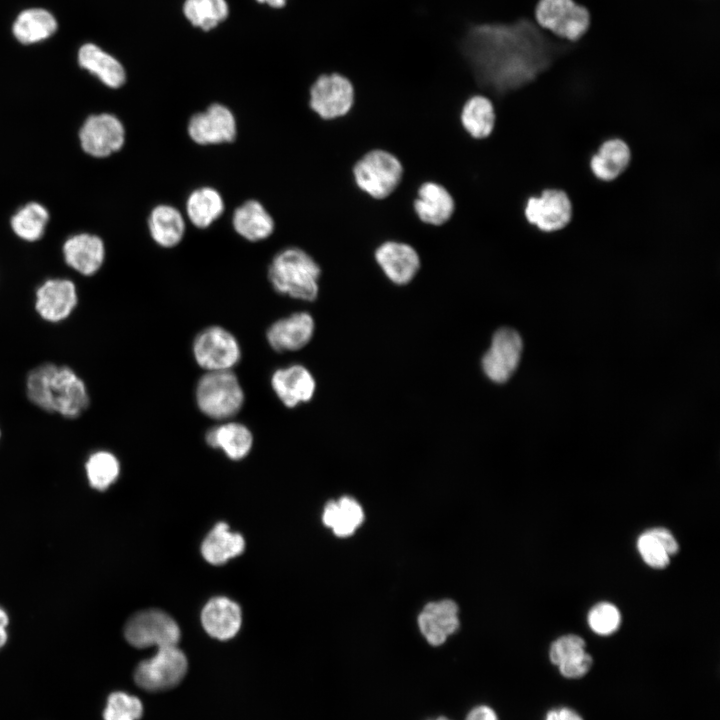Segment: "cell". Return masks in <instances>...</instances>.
Here are the masks:
<instances>
[{"label": "cell", "mask_w": 720, "mask_h": 720, "mask_svg": "<svg viewBox=\"0 0 720 720\" xmlns=\"http://www.w3.org/2000/svg\"><path fill=\"white\" fill-rule=\"evenodd\" d=\"M568 42L540 28L534 19L523 18L475 23L460 48L478 94L495 101L534 83Z\"/></svg>", "instance_id": "cell-1"}, {"label": "cell", "mask_w": 720, "mask_h": 720, "mask_svg": "<svg viewBox=\"0 0 720 720\" xmlns=\"http://www.w3.org/2000/svg\"><path fill=\"white\" fill-rule=\"evenodd\" d=\"M321 267L311 254L300 247L279 251L268 267V280L282 295L313 301L319 293Z\"/></svg>", "instance_id": "cell-2"}, {"label": "cell", "mask_w": 720, "mask_h": 720, "mask_svg": "<svg viewBox=\"0 0 720 720\" xmlns=\"http://www.w3.org/2000/svg\"><path fill=\"white\" fill-rule=\"evenodd\" d=\"M195 398L199 410L215 420L235 416L245 400L243 388L231 370L205 373L197 383Z\"/></svg>", "instance_id": "cell-3"}, {"label": "cell", "mask_w": 720, "mask_h": 720, "mask_svg": "<svg viewBox=\"0 0 720 720\" xmlns=\"http://www.w3.org/2000/svg\"><path fill=\"white\" fill-rule=\"evenodd\" d=\"M356 186L373 199L382 200L398 187L403 175L399 159L392 153L373 149L363 154L353 165Z\"/></svg>", "instance_id": "cell-4"}, {"label": "cell", "mask_w": 720, "mask_h": 720, "mask_svg": "<svg viewBox=\"0 0 720 720\" xmlns=\"http://www.w3.org/2000/svg\"><path fill=\"white\" fill-rule=\"evenodd\" d=\"M352 81L339 72L318 75L308 90V108L320 119L335 120L346 116L354 104Z\"/></svg>", "instance_id": "cell-5"}, {"label": "cell", "mask_w": 720, "mask_h": 720, "mask_svg": "<svg viewBox=\"0 0 720 720\" xmlns=\"http://www.w3.org/2000/svg\"><path fill=\"white\" fill-rule=\"evenodd\" d=\"M534 17L540 28L571 42L578 40L590 23L588 10L574 0H539Z\"/></svg>", "instance_id": "cell-6"}, {"label": "cell", "mask_w": 720, "mask_h": 720, "mask_svg": "<svg viewBox=\"0 0 720 720\" xmlns=\"http://www.w3.org/2000/svg\"><path fill=\"white\" fill-rule=\"evenodd\" d=\"M192 349L196 363L207 372L231 370L241 359V348L236 337L216 325L199 332Z\"/></svg>", "instance_id": "cell-7"}, {"label": "cell", "mask_w": 720, "mask_h": 720, "mask_svg": "<svg viewBox=\"0 0 720 720\" xmlns=\"http://www.w3.org/2000/svg\"><path fill=\"white\" fill-rule=\"evenodd\" d=\"M187 666L186 656L177 645L158 648L151 658L139 663L134 680L145 690L169 689L183 679Z\"/></svg>", "instance_id": "cell-8"}, {"label": "cell", "mask_w": 720, "mask_h": 720, "mask_svg": "<svg viewBox=\"0 0 720 720\" xmlns=\"http://www.w3.org/2000/svg\"><path fill=\"white\" fill-rule=\"evenodd\" d=\"M129 644L137 648L175 646L180 639L176 621L167 613L148 609L132 616L124 628Z\"/></svg>", "instance_id": "cell-9"}, {"label": "cell", "mask_w": 720, "mask_h": 720, "mask_svg": "<svg viewBox=\"0 0 720 720\" xmlns=\"http://www.w3.org/2000/svg\"><path fill=\"white\" fill-rule=\"evenodd\" d=\"M522 348L517 331L508 327L498 329L481 360L485 376L494 383H505L519 365Z\"/></svg>", "instance_id": "cell-10"}, {"label": "cell", "mask_w": 720, "mask_h": 720, "mask_svg": "<svg viewBox=\"0 0 720 720\" xmlns=\"http://www.w3.org/2000/svg\"><path fill=\"white\" fill-rule=\"evenodd\" d=\"M523 212L527 222L540 231L555 232L569 224L573 209L565 191L551 188L529 197Z\"/></svg>", "instance_id": "cell-11"}, {"label": "cell", "mask_w": 720, "mask_h": 720, "mask_svg": "<svg viewBox=\"0 0 720 720\" xmlns=\"http://www.w3.org/2000/svg\"><path fill=\"white\" fill-rule=\"evenodd\" d=\"M187 133L199 145L230 143L237 136L236 118L227 106L213 103L191 116Z\"/></svg>", "instance_id": "cell-12"}, {"label": "cell", "mask_w": 720, "mask_h": 720, "mask_svg": "<svg viewBox=\"0 0 720 720\" xmlns=\"http://www.w3.org/2000/svg\"><path fill=\"white\" fill-rule=\"evenodd\" d=\"M82 149L89 155L103 158L119 151L125 142V129L114 115L101 113L89 116L79 132Z\"/></svg>", "instance_id": "cell-13"}, {"label": "cell", "mask_w": 720, "mask_h": 720, "mask_svg": "<svg viewBox=\"0 0 720 720\" xmlns=\"http://www.w3.org/2000/svg\"><path fill=\"white\" fill-rule=\"evenodd\" d=\"M374 261L385 277L396 285H406L421 269L418 252L408 243L387 240L374 250Z\"/></svg>", "instance_id": "cell-14"}, {"label": "cell", "mask_w": 720, "mask_h": 720, "mask_svg": "<svg viewBox=\"0 0 720 720\" xmlns=\"http://www.w3.org/2000/svg\"><path fill=\"white\" fill-rule=\"evenodd\" d=\"M52 412L67 418L79 417L89 406L84 382L69 367L56 368L50 383Z\"/></svg>", "instance_id": "cell-15"}, {"label": "cell", "mask_w": 720, "mask_h": 720, "mask_svg": "<svg viewBox=\"0 0 720 720\" xmlns=\"http://www.w3.org/2000/svg\"><path fill=\"white\" fill-rule=\"evenodd\" d=\"M315 323L307 312H296L278 319L267 329L266 339L276 352H292L302 349L313 337Z\"/></svg>", "instance_id": "cell-16"}, {"label": "cell", "mask_w": 720, "mask_h": 720, "mask_svg": "<svg viewBox=\"0 0 720 720\" xmlns=\"http://www.w3.org/2000/svg\"><path fill=\"white\" fill-rule=\"evenodd\" d=\"M74 283L68 279H50L36 291L35 308L46 321L59 322L66 319L77 305Z\"/></svg>", "instance_id": "cell-17"}, {"label": "cell", "mask_w": 720, "mask_h": 720, "mask_svg": "<svg viewBox=\"0 0 720 720\" xmlns=\"http://www.w3.org/2000/svg\"><path fill=\"white\" fill-rule=\"evenodd\" d=\"M271 386L278 399L288 408L310 401L316 389L311 372L299 364L275 370Z\"/></svg>", "instance_id": "cell-18"}, {"label": "cell", "mask_w": 720, "mask_h": 720, "mask_svg": "<svg viewBox=\"0 0 720 720\" xmlns=\"http://www.w3.org/2000/svg\"><path fill=\"white\" fill-rule=\"evenodd\" d=\"M413 209L422 223L441 226L452 217L455 210V201L451 193L443 185L433 181H426L417 189Z\"/></svg>", "instance_id": "cell-19"}, {"label": "cell", "mask_w": 720, "mask_h": 720, "mask_svg": "<svg viewBox=\"0 0 720 720\" xmlns=\"http://www.w3.org/2000/svg\"><path fill=\"white\" fill-rule=\"evenodd\" d=\"M458 606L450 599L428 603L418 616V625L427 642L442 645L459 627Z\"/></svg>", "instance_id": "cell-20"}, {"label": "cell", "mask_w": 720, "mask_h": 720, "mask_svg": "<svg viewBox=\"0 0 720 720\" xmlns=\"http://www.w3.org/2000/svg\"><path fill=\"white\" fill-rule=\"evenodd\" d=\"M201 621L210 636L219 640H228L240 629L241 609L236 602L226 597H215L204 606Z\"/></svg>", "instance_id": "cell-21"}, {"label": "cell", "mask_w": 720, "mask_h": 720, "mask_svg": "<svg viewBox=\"0 0 720 720\" xmlns=\"http://www.w3.org/2000/svg\"><path fill=\"white\" fill-rule=\"evenodd\" d=\"M63 253L66 263L86 276L95 274L105 258V248L101 238L87 233L70 237L64 243Z\"/></svg>", "instance_id": "cell-22"}, {"label": "cell", "mask_w": 720, "mask_h": 720, "mask_svg": "<svg viewBox=\"0 0 720 720\" xmlns=\"http://www.w3.org/2000/svg\"><path fill=\"white\" fill-rule=\"evenodd\" d=\"M232 226L242 238L257 242L271 236L275 222L261 202L251 199L234 210Z\"/></svg>", "instance_id": "cell-23"}, {"label": "cell", "mask_w": 720, "mask_h": 720, "mask_svg": "<svg viewBox=\"0 0 720 720\" xmlns=\"http://www.w3.org/2000/svg\"><path fill=\"white\" fill-rule=\"evenodd\" d=\"M496 118L495 105L484 94L470 96L462 105L459 115L462 128L476 140L486 139L493 133Z\"/></svg>", "instance_id": "cell-24"}, {"label": "cell", "mask_w": 720, "mask_h": 720, "mask_svg": "<svg viewBox=\"0 0 720 720\" xmlns=\"http://www.w3.org/2000/svg\"><path fill=\"white\" fill-rule=\"evenodd\" d=\"M152 240L163 248L177 246L183 239L186 224L182 213L172 205L155 206L148 217Z\"/></svg>", "instance_id": "cell-25"}, {"label": "cell", "mask_w": 720, "mask_h": 720, "mask_svg": "<svg viewBox=\"0 0 720 720\" xmlns=\"http://www.w3.org/2000/svg\"><path fill=\"white\" fill-rule=\"evenodd\" d=\"M631 161L628 144L619 138L608 139L601 144L590 160L593 175L608 182L620 176Z\"/></svg>", "instance_id": "cell-26"}, {"label": "cell", "mask_w": 720, "mask_h": 720, "mask_svg": "<svg viewBox=\"0 0 720 720\" xmlns=\"http://www.w3.org/2000/svg\"><path fill=\"white\" fill-rule=\"evenodd\" d=\"M205 440L210 447L221 449L232 460L247 456L253 445L251 431L238 422H226L211 428Z\"/></svg>", "instance_id": "cell-27"}, {"label": "cell", "mask_w": 720, "mask_h": 720, "mask_svg": "<svg viewBox=\"0 0 720 720\" xmlns=\"http://www.w3.org/2000/svg\"><path fill=\"white\" fill-rule=\"evenodd\" d=\"M78 61L82 68L97 76L110 88H119L126 80L122 64L94 44H85L80 48Z\"/></svg>", "instance_id": "cell-28"}, {"label": "cell", "mask_w": 720, "mask_h": 720, "mask_svg": "<svg viewBox=\"0 0 720 720\" xmlns=\"http://www.w3.org/2000/svg\"><path fill=\"white\" fill-rule=\"evenodd\" d=\"M185 207L189 221L199 229L208 228L225 210L222 195L209 186L193 190L187 197Z\"/></svg>", "instance_id": "cell-29"}, {"label": "cell", "mask_w": 720, "mask_h": 720, "mask_svg": "<svg viewBox=\"0 0 720 720\" xmlns=\"http://www.w3.org/2000/svg\"><path fill=\"white\" fill-rule=\"evenodd\" d=\"M245 541L239 533L229 530L226 523H218L204 539L201 552L204 559L213 565H221L240 555Z\"/></svg>", "instance_id": "cell-30"}, {"label": "cell", "mask_w": 720, "mask_h": 720, "mask_svg": "<svg viewBox=\"0 0 720 720\" xmlns=\"http://www.w3.org/2000/svg\"><path fill=\"white\" fill-rule=\"evenodd\" d=\"M57 29L55 18L44 9H28L17 17L13 34L23 44H32L51 36Z\"/></svg>", "instance_id": "cell-31"}, {"label": "cell", "mask_w": 720, "mask_h": 720, "mask_svg": "<svg viewBox=\"0 0 720 720\" xmlns=\"http://www.w3.org/2000/svg\"><path fill=\"white\" fill-rule=\"evenodd\" d=\"M323 523L333 529L337 536L351 535L363 521L361 506L350 497H342L338 502L331 501L325 506Z\"/></svg>", "instance_id": "cell-32"}, {"label": "cell", "mask_w": 720, "mask_h": 720, "mask_svg": "<svg viewBox=\"0 0 720 720\" xmlns=\"http://www.w3.org/2000/svg\"><path fill=\"white\" fill-rule=\"evenodd\" d=\"M49 220L48 211L39 203L31 202L17 211L11 218L15 234L26 241H36L44 233Z\"/></svg>", "instance_id": "cell-33"}, {"label": "cell", "mask_w": 720, "mask_h": 720, "mask_svg": "<svg viewBox=\"0 0 720 720\" xmlns=\"http://www.w3.org/2000/svg\"><path fill=\"white\" fill-rule=\"evenodd\" d=\"M183 12L194 26L208 31L228 16L229 8L226 0H185Z\"/></svg>", "instance_id": "cell-34"}, {"label": "cell", "mask_w": 720, "mask_h": 720, "mask_svg": "<svg viewBox=\"0 0 720 720\" xmlns=\"http://www.w3.org/2000/svg\"><path fill=\"white\" fill-rule=\"evenodd\" d=\"M86 472L90 485L95 489L104 490L119 476L120 464L112 453L98 451L89 457Z\"/></svg>", "instance_id": "cell-35"}, {"label": "cell", "mask_w": 720, "mask_h": 720, "mask_svg": "<svg viewBox=\"0 0 720 720\" xmlns=\"http://www.w3.org/2000/svg\"><path fill=\"white\" fill-rule=\"evenodd\" d=\"M57 366L43 363L33 368L26 381L29 400L46 412H52L50 400V383Z\"/></svg>", "instance_id": "cell-36"}, {"label": "cell", "mask_w": 720, "mask_h": 720, "mask_svg": "<svg viewBox=\"0 0 720 720\" xmlns=\"http://www.w3.org/2000/svg\"><path fill=\"white\" fill-rule=\"evenodd\" d=\"M143 714L142 702L133 695L117 691L111 693L103 711L104 720H138Z\"/></svg>", "instance_id": "cell-37"}, {"label": "cell", "mask_w": 720, "mask_h": 720, "mask_svg": "<svg viewBox=\"0 0 720 720\" xmlns=\"http://www.w3.org/2000/svg\"><path fill=\"white\" fill-rule=\"evenodd\" d=\"M587 619L590 628L596 634L603 636L614 633L621 621L617 607L608 602H601L593 606Z\"/></svg>", "instance_id": "cell-38"}, {"label": "cell", "mask_w": 720, "mask_h": 720, "mask_svg": "<svg viewBox=\"0 0 720 720\" xmlns=\"http://www.w3.org/2000/svg\"><path fill=\"white\" fill-rule=\"evenodd\" d=\"M637 548L644 562L652 568L662 569L670 562L665 548L649 530L638 537Z\"/></svg>", "instance_id": "cell-39"}, {"label": "cell", "mask_w": 720, "mask_h": 720, "mask_svg": "<svg viewBox=\"0 0 720 720\" xmlns=\"http://www.w3.org/2000/svg\"><path fill=\"white\" fill-rule=\"evenodd\" d=\"M584 651H586L584 639L578 635L568 634L559 637L551 644L549 658L558 666Z\"/></svg>", "instance_id": "cell-40"}, {"label": "cell", "mask_w": 720, "mask_h": 720, "mask_svg": "<svg viewBox=\"0 0 720 720\" xmlns=\"http://www.w3.org/2000/svg\"><path fill=\"white\" fill-rule=\"evenodd\" d=\"M593 659L586 651L570 658L558 665L562 676L569 679H576L584 676L591 668Z\"/></svg>", "instance_id": "cell-41"}, {"label": "cell", "mask_w": 720, "mask_h": 720, "mask_svg": "<svg viewBox=\"0 0 720 720\" xmlns=\"http://www.w3.org/2000/svg\"><path fill=\"white\" fill-rule=\"evenodd\" d=\"M650 533L663 545L669 556L675 555L679 546L672 533L662 527L649 529Z\"/></svg>", "instance_id": "cell-42"}, {"label": "cell", "mask_w": 720, "mask_h": 720, "mask_svg": "<svg viewBox=\"0 0 720 720\" xmlns=\"http://www.w3.org/2000/svg\"><path fill=\"white\" fill-rule=\"evenodd\" d=\"M465 720H499L496 711L485 704L473 707L466 715Z\"/></svg>", "instance_id": "cell-43"}, {"label": "cell", "mask_w": 720, "mask_h": 720, "mask_svg": "<svg viewBox=\"0 0 720 720\" xmlns=\"http://www.w3.org/2000/svg\"><path fill=\"white\" fill-rule=\"evenodd\" d=\"M545 720H583V718L571 708L559 707L548 711Z\"/></svg>", "instance_id": "cell-44"}, {"label": "cell", "mask_w": 720, "mask_h": 720, "mask_svg": "<svg viewBox=\"0 0 720 720\" xmlns=\"http://www.w3.org/2000/svg\"><path fill=\"white\" fill-rule=\"evenodd\" d=\"M8 616L6 612L0 608V648H2L7 641L6 627L8 625Z\"/></svg>", "instance_id": "cell-45"}, {"label": "cell", "mask_w": 720, "mask_h": 720, "mask_svg": "<svg viewBox=\"0 0 720 720\" xmlns=\"http://www.w3.org/2000/svg\"><path fill=\"white\" fill-rule=\"evenodd\" d=\"M257 1L260 3H266L269 6L274 7V8H281L287 2V0H257Z\"/></svg>", "instance_id": "cell-46"}, {"label": "cell", "mask_w": 720, "mask_h": 720, "mask_svg": "<svg viewBox=\"0 0 720 720\" xmlns=\"http://www.w3.org/2000/svg\"><path fill=\"white\" fill-rule=\"evenodd\" d=\"M428 720H452L446 716H438L436 718L428 719Z\"/></svg>", "instance_id": "cell-47"}, {"label": "cell", "mask_w": 720, "mask_h": 720, "mask_svg": "<svg viewBox=\"0 0 720 720\" xmlns=\"http://www.w3.org/2000/svg\"><path fill=\"white\" fill-rule=\"evenodd\" d=\"M0 435H1V432H0Z\"/></svg>", "instance_id": "cell-48"}]
</instances>
